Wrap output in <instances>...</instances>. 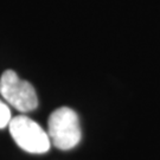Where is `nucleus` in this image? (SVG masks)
<instances>
[{
    "label": "nucleus",
    "instance_id": "f257e3e1",
    "mask_svg": "<svg viewBox=\"0 0 160 160\" xmlns=\"http://www.w3.org/2000/svg\"><path fill=\"white\" fill-rule=\"evenodd\" d=\"M48 135L52 145L62 151L76 147L81 141L78 115L69 107L56 109L48 120Z\"/></svg>",
    "mask_w": 160,
    "mask_h": 160
},
{
    "label": "nucleus",
    "instance_id": "f03ea898",
    "mask_svg": "<svg viewBox=\"0 0 160 160\" xmlns=\"http://www.w3.org/2000/svg\"><path fill=\"white\" fill-rule=\"evenodd\" d=\"M8 129L13 140L25 152L43 154L50 149V138L42 127L25 115L12 118Z\"/></svg>",
    "mask_w": 160,
    "mask_h": 160
},
{
    "label": "nucleus",
    "instance_id": "7ed1b4c3",
    "mask_svg": "<svg viewBox=\"0 0 160 160\" xmlns=\"http://www.w3.org/2000/svg\"><path fill=\"white\" fill-rule=\"evenodd\" d=\"M0 95L7 104L29 113L38 107V97L31 83L22 80L13 70H6L0 78Z\"/></svg>",
    "mask_w": 160,
    "mask_h": 160
},
{
    "label": "nucleus",
    "instance_id": "20e7f679",
    "mask_svg": "<svg viewBox=\"0 0 160 160\" xmlns=\"http://www.w3.org/2000/svg\"><path fill=\"white\" fill-rule=\"evenodd\" d=\"M12 120L11 110L6 102L0 100V129L8 126L10 121Z\"/></svg>",
    "mask_w": 160,
    "mask_h": 160
}]
</instances>
